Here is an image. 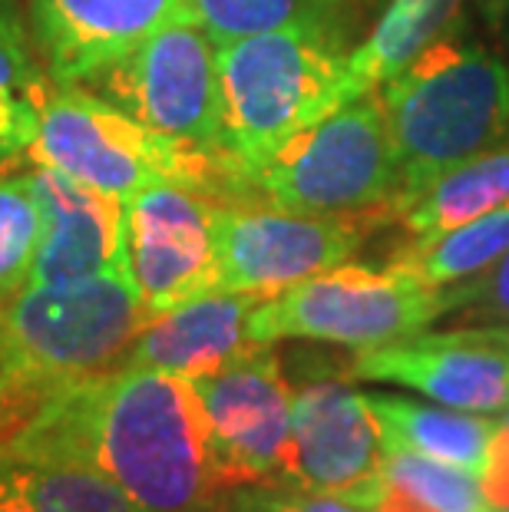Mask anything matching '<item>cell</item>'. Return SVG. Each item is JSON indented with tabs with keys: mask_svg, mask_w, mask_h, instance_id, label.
I'll list each match as a JSON object with an SVG mask.
<instances>
[{
	"mask_svg": "<svg viewBox=\"0 0 509 512\" xmlns=\"http://www.w3.org/2000/svg\"><path fill=\"white\" fill-rule=\"evenodd\" d=\"M4 446L77 453L146 512H222L229 493L196 384L166 370L119 367L57 390Z\"/></svg>",
	"mask_w": 509,
	"mask_h": 512,
	"instance_id": "cell-1",
	"label": "cell"
},
{
	"mask_svg": "<svg viewBox=\"0 0 509 512\" xmlns=\"http://www.w3.org/2000/svg\"><path fill=\"white\" fill-rule=\"evenodd\" d=\"M219 80L225 149L245 182L298 133L354 100L348 53L324 17L225 43Z\"/></svg>",
	"mask_w": 509,
	"mask_h": 512,
	"instance_id": "cell-2",
	"label": "cell"
},
{
	"mask_svg": "<svg viewBox=\"0 0 509 512\" xmlns=\"http://www.w3.org/2000/svg\"><path fill=\"white\" fill-rule=\"evenodd\" d=\"M400 156V189L384 215L404 209L447 169L493 149L509 129V67L486 50L430 43L381 86Z\"/></svg>",
	"mask_w": 509,
	"mask_h": 512,
	"instance_id": "cell-3",
	"label": "cell"
},
{
	"mask_svg": "<svg viewBox=\"0 0 509 512\" xmlns=\"http://www.w3.org/2000/svg\"><path fill=\"white\" fill-rule=\"evenodd\" d=\"M149 318L126 268L70 285L24 288L0 301V357L40 407L57 390L123 367Z\"/></svg>",
	"mask_w": 509,
	"mask_h": 512,
	"instance_id": "cell-4",
	"label": "cell"
},
{
	"mask_svg": "<svg viewBox=\"0 0 509 512\" xmlns=\"http://www.w3.org/2000/svg\"><path fill=\"white\" fill-rule=\"evenodd\" d=\"M27 159L123 202L162 182L189 185L212 199L248 189L232 156L159 136L86 86L53 83Z\"/></svg>",
	"mask_w": 509,
	"mask_h": 512,
	"instance_id": "cell-5",
	"label": "cell"
},
{
	"mask_svg": "<svg viewBox=\"0 0 509 512\" xmlns=\"http://www.w3.org/2000/svg\"><path fill=\"white\" fill-rule=\"evenodd\" d=\"M252 189L305 215H371L394 202L400 156L381 93L344 103L252 172Z\"/></svg>",
	"mask_w": 509,
	"mask_h": 512,
	"instance_id": "cell-6",
	"label": "cell"
},
{
	"mask_svg": "<svg viewBox=\"0 0 509 512\" xmlns=\"http://www.w3.org/2000/svg\"><path fill=\"white\" fill-rule=\"evenodd\" d=\"M443 314V288L394 268L371 271L344 261L258 304L248 334L255 344L321 341L367 351L424 331Z\"/></svg>",
	"mask_w": 509,
	"mask_h": 512,
	"instance_id": "cell-7",
	"label": "cell"
},
{
	"mask_svg": "<svg viewBox=\"0 0 509 512\" xmlns=\"http://www.w3.org/2000/svg\"><path fill=\"white\" fill-rule=\"evenodd\" d=\"M83 86L159 136L229 156L222 129L219 47L192 14L169 20Z\"/></svg>",
	"mask_w": 509,
	"mask_h": 512,
	"instance_id": "cell-8",
	"label": "cell"
},
{
	"mask_svg": "<svg viewBox=\"0 0 509 512\" xmlns=\"http://www.w3.org/2000/svg\"><path fill=\"white\" fill-rule=\"evenodd\" d=\"M381 215H305L219 202V288L275 298L298 281L344 265Z\"/></svg>",
	"mask_w": 509,
	"mask_h": 512,
	"instance_id": "cell-9",
	"label": "cell"
},
{
	"mask_svg": "<svg viewBox=\"0 0 509 512\" xmlns=\"http://www.w3.org/2000/svg\"><path fill=\"white\" fill-rule=\"evenodd\" d=\"M192 384L209 423L212 460L222 486L288 483L295 387L288 384L272 344H255Z\"/></svg>",
	"mask_w": 509,
	"mask_h": 512,
	"instance_id": "cell-10",
	"label": "cell"
},
{
	"mask_svg": "<svg viewBox=\"0 0 509 512\" xmlns=\"http://www.w3.org/2000/svg\"><path fill=\"white\" fill-rule=\"evenodd\" d=\"M215 215L219 199L176 182L123 202L126 265L153 318L219 288Z\"/></svg>",
	"mask_w": 509,
	"mask_h": 512,
	"instance_id": "cell-11",
	"label": "cell"
},
{
	"mask_svg": "<svg viewBox=\"0 0 509 512\" xmlns=\"http://www.w3.org/2000/svg\"><path fill=\"white\" fill-rule=\"evenodd\" d=\"M288 486L367 503L381 499L384 443L367 394L331 377L295 390Z\"/></svg>",
	"mask_w": 509,
	"mask_h": 512,
	"instance_id": "cell-12",
	"label": "cell"
},
{
	"mask_svg": "<svg viewBox=\"0 0 509 512\" xmlns=\"http://www.w3.org/2000/svg\"><path fill=\"white\" fill-rule=\"evenodd\" d=\"M351 377L417 390L443 407L503 413L509 407V344L493 328H463L367 347Z\"/></svg>",
	"mask_w": 509,
	"mask_h": 512,
	"instance_id": "cell-13",
	"label": "cell"
},
{
	"mask_svg": "<svg viewBox=\"0 0 509 512\" xmlns=\"http://www.w3.org/2000/svg\"><path fill=\"white\" fill-rule=\"evenodd\" d=\"M27 10L50 80L83 86L169 20L189 14V0H27Z\"/></svg>",
	"mask_w": 509,
	"mask_h": 512,
	"instance_id": "cell-14",
	"label": "cell"
},
{
	"mask_svg": "<svg viewBox=\"0 0 509 512\" xmlns=\"http://www.w3.org/2000/svg\"><path fill=\"white\" fill-rule=\"evenodd\" d=\"M30 179L43 205V238L27 288L129 271L123 199L96 192L50 166H34Z\"/></svg>",
	"mask_w": 509,
	"mask_h": 512,
	"instance_id": "cell-15",
	"label": "cell"
},
{
	"mask_svg": "<svg viewBox=\"0 0 509 512\" xmlns=\"http://www.w3.org/2000/svg\"><path fill=\"white\" fill-rule=\"evenodd\" d=\"M262 301L265 298L255 294L215 288L179 308L162 311L139 331L123 367L166 370L189 380L215 374L255 347L248 324Z\"/></svg>",
	"mask_w": 509,
	"mask_h": 512,
	"instance_id": "cell-16",
	"label": "cell"
},
{
	"mask_svg": "<svg viewBox=\"0 0 509 512\" xmlns=\"http://www.w3.org/2000/svg\"><path fill=\"white\" fill-rule=\"evenodd\" d=\"M374 420L381 427L384 453H420L440 463L460 466L480 476L490 456V443L496 437L500 420L486 413H470L457 407H424V403L391 397V394H367Z\"/></svg>",
	"mask_w": 509,
	"mask_h": 512,
	"instance_id": "cell-17",
	"label": "cell"
},
{
	"mask_svg": "<svg viewBox=\"0 0 509 512\" xmlns=\"http://www.w3.org/2000/svg\"><path fill=\"white\" fill-rule=\"evenodd\" d=\"M53 80L43 67L20 0H0V169L27 159Z\"/></svg>",
	"mask_w": 509,
	"mask_h": 512,
	"instance_id": "cell-18",
	"label": "cell"
},
{
	"mask_svg": "<svg viewBox=\"0 0 509 512\" xmlns=\"http://www.w3.org/2000/svg\"><path fill=\"white\" fill-rule=\"evenodd\" d=\"M0 463L17 473L40 512H146L100 466L77 453L0 443Z\"/></svg>",
	"mask_w": 509,
	"mask_h": 512,
	"instance_id": "cell-19",
	"label": "cell"
},
{
	"mask_svg": "<svg viewBox=\"0 0 509 512\" xmlns=\"http://www.w3.org/2000/svg\"><path fill=\"white\" fill-rule=\"evenodd\" d=\"M509 202V146L486 149L437 176L417 199L394 212L414 238L447 232Z\"/></svg>",
	"mask_w": 509,
	"mask_h": 512,
	"instance_id": "cell-20",
	"label": "cell"
},
{
	"mask_svg": "<svg viewBox=\"0 0 509 512\" xmlns=\"http://www.w3.org/2000/svg\"><path fill=\"white\" fill-rule=\"evenodd\" d=\"M460 4L463 0H391L371 37L348 53L354 100L374 93L410 60L420 57L430 43H437L460 14Z\"/></svg>",
	"mask_w": 509,
	"mask_h": 512,
	"instance_id": "cell-21",
	"label": "cell"
},
{
	"mask_svg": "<svg viewBox=\"0 0 509 512\" xmlns=\"http://www.w3.org/2000/svg\"><path fill=\"white\" fill-rule=\"evenodd\" d=\"M509 252V202L447 232L414 238L391 258L400 275L417 278L427 288H447L463 278L480 275L496 258Z\"/></svg>",
	"mask_w": 509,
	"mask_h": 512,
	"instance_id": "cell-22",
	"label": "cell"
},
{
	"mask_svg": "<svg viewBox=\"0 0 509 512\" xmlns=\"http://www.w3.org/2000/svg\"><path fill=\"white\" fill-rule=\"evenodd\" d=\"M43 238V205L30 172L0 176V301L30 285Z\"/></svg>",
	"mask_w": 509,
	"mask_h": 512,
	"instance_id": "cell-23",
	"label": "cell"
},
{
	"mask_svg": "<svg viewBox=\"0 0 509 512\" xmlns=\"http://www.w3.org/2000/svg\"><path fill=\"white\" fill-rule=\"evenodd\" d=\"M384 483L404 489L437 512H480L486 506L480 476L420 453H384Z\"/></svg>",
	"mask_w": 509,
	"mask_h": 512,
	"instance_id": "cell-24",
	"label": "cell"
},
{
	"mask_svg": "<svg viewBox=\"0 0 509 512\" xmlns=\"http://www.w3.org/2000/svg\"><path fill=\"white\" fill-rule=\"evenodd\" d=\"M189 14L215 47L291 27L308 17H324L318 0H189Z\"/></svg>",
	"mask_w": 509,
	"mask_h": 512,
	"instance_id": "cell-25",
	"label": "cell"
},
{
	"mask_svg": "<svg viewBox=\"0 0 509 512\" xmlns=\"http://www.w3.org/2000/svg\"><path fill=\"white\" fill-rule=\"evenodd\" d=\"M377 503L351 496H328L288 483H252L225 493L222 512H374Z\"/></svg>",
	"mask_w": 509,
	"mask_h": 512,
	"instance_id": "cell-26",
	"label": "cell"
},
{
	"mask_svg": "<svg viewBox=\"0 0 509 512\" xmlns=\"http://www.w3.org/2000/svg\"><path fill=\"white\" fill-rule=\"evenodd\" d=\"M447 314L460 311L467 321H496L509 324V252L500 255L480 275L463 278L443 288Z\"/></svg>",
	"mask_w": 509,
	"mask_h": 512,
	"instance_id": "cell-27",
	"label": "cell"
},
{
	"mask_svg": "<svg viewBox=\"0 0 509 512\" xmlns=\"http://www.w3.org/2000/svg\"><path fill=\"white\" fill-rule=\"evenodd\" d=\"M480 489L486 506L509 509V430L503 423L496 427V437L490 443V456H486L480 473Z\"/></svg>",
	"mask_w": 509,
	"mask_h": 512,
	"instance_id": "cell-28",
	"label": "cell"
},
{
	"mask_svg": "<svg viewBox=\"0 0 509 512\" xmlns=\"http://www.w3.org/2000/svg\"><path fill=\"white\" fill-rule=\"evenodd\" d=\"M34 410H37V403L17 387V380L10 377L4 357H0V443L7 437H14V433L34 417Z\"/></svg>",
	"mask_w": 509,
	"mask_h": 512,
	"instance_id": "cell-29",
	"label": "cell"
},
{
	"mask_svg": "<svg viewBox=\"0 0 509 512\" xmlns=\"http://www.w3.org/2000/svg\"><path fill=\"white\" fill-rule=\"evenodd\" d=\"M0 512H40L7 463H0Z\"/></svg>",
	"mask_w": 509,
	"mask_h": 512,
	"instance_id": "cell-30",
	"label": "cell"
},
{
	"mask_svg": "<svg viewBox=\"0 0 509 512\" xmlns=\"http://www.w3.org/2000/svg\"><path fill=\"white\" fill-rule=\"evenodd\" d=\"M480 10L486 17H490V24H500V20L509 17V0H476Z\"/></svg>",
	"mask_w": 509,
	"mask_h": 512,
	"instance_id": "cell-31",
	"label": "cell"
},
{
	"mask_svg": "<svg viewBox=\"0 0 509 512\" xmlns=\"http://www.w3.org/2000/svg\"><path fill=\"white\" fill-rule=\"evenodd\" d=\"M351 4H374V0H318V10L331 20L334 10H344V7H351Z\"/></svg>",
	"mask_w": 509,
	"mask_h": 512,
	"instance_id": "cell-32",
	"label": "cell"
},
{
	"mask_svg": "<svg viewBox=\"0 0 509 512\" xmlns=\"http://www.w3.org/2000/svg\"><path fill=\"white\" fill-rule=\"evenodd\" d=\"M493 331H496V334H500V337H503V341L509 344V324H493Z\"/></svg>",
	"mask_w": 509,
	"mask_h": 512,
	"instance_id": "cell-33",
	"label": "cell"
},
{
	"mask_svg": "<svg viewBox=\"0 0 509 512\" xmlns=\"http://www.w3.org/2000/svg\"><path fill=\"white\" fill-rule=\"evenodd\" d=\"M500 423H503V427H506V430H509V407H506V410H503V417H500Z\"/></svg>",
	"mask_w": 509,
	"mask_h": 512,
	"instance_id": "cell-34",
	"label": "cell"
},
{
	"mask_svg": "<svg viewBox=\"0 0 509 512\" xmlns=\"http://www.w3.org/2000/svg\"><path fill=\"white\" fill-rule=\"evenodd\" d=\"M480 512H509V509H496V506H483Z\"/></svg>",
	"mask_w": 509,
	"mask_h": 512,
	"instance_id": "cell-35",
	"label": "cell"
}]
</instances>
